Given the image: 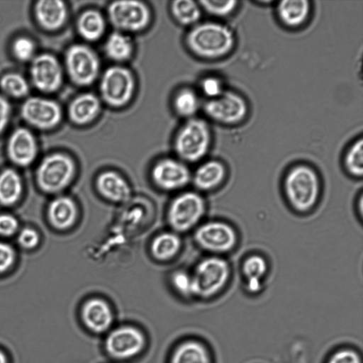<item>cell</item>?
Returning <instances> with one entry per match:
<instances>
[{
	"label": "cell",
	"instance_id": "1",
	"mask_svg": "<svg viewBox=\"0 0 363 363\" xmlns=\"http://www.w3.org/2000/svg\"><path fill=\"white\" fill-rule=\"evenodd\" d=\"M149 337L140 325L116 323L102 337V350L113 363H126L141 357L149 347Z\"/></svg>",
	"mask_w": 363,
	"mask_h": 363
},
{
	"label": "cell",
	"instance_id": "2",
	"mask_svg": "<svg viewBox=\"0 0 363 363\" xmlns=\"http://www.w3.org/2000/svg\"><path fill=\"white\" fill-rule=\"evenodd\" d=\"M186 45L196 56L212 60L228 54L234 47V34L229 27L216 22L194 26L185 38Z\"/></svg>",
	"mask_w": 363,
	"mask_h": 363
},
{
	"label": "cell",
	"instance_id": "3",
	"mask_svg": "<svg viewBox=\"0 0 363 363\" xmlns=\"http://www.w3.org/2000/svg\"><path fill=\"white\" fill-rule=\"evenodd\" d=\"M284 189L289 204L295 211H308L318 200L319 177L315 169L308 165L294 166L284 177Z\"/></svg>",
	"mask_w": 363,
	"mask_h": 363
},
{
	"label": "cell",
	"instance_id": "4",
	"mask_svg": "<svg viewBox=\"0 0 363 363\" xmlns=\"http://www.w3.org/2000/svg\"><path fill=\"white\" fill-rule=\"evenodd\" d=\"M230 275V268L225 259L212 256L201 260L191 275L193 298L215 296L225 286Z\"/></svg>",
	"mask_w": 363,
	"mask_h": 363
},
{
	"label": "cell",
	"instance_id": "5",
	"mask_svg": "<svg viewBox=\"0 0 363 363\" xmlns=\"http://www.w3.org/2000/svg\"><path fill=\"white\" fill-rule=\"evenodd\" d=\"M136 83L133 73L122 65H113L102 73L99 90L100 99L108 106L121 108L131 101Z\"/></svg>",
	"mask_w": 363,
	"mask_h": 363
},
{
	"label": "cell",
	"instance_id": "6",
	"mask_svg": "<svg viewBox=\"0 0 363 363\" xmlns=\"http://www.w3.org/2000/svg\"><path fill=\"white\" fill-rule=\"evenodd\" d=\"M211 140L208 123L201 118H191L177 132L174 150L182 160L189 162H197L206 155Z\"/></svg>",
	"mask_w": 363,
	"mask_h": 363
},
{
	"label": "cell",
	"instance_id": "7",
	"mask_svg": "<svg viewBox=\"0 0 363 363\" xmlns=\"http://www.w3.org/2000/svg\"><path fill=\"white\" fill-rule=\"evenodd\" d=\"M65 68L71 82L79 86H88L99 77L101 62L96 52L85 44L69 46L65 55Z\"/></svg>",
	"mask_w": 363,
	"mask_h": 363
},
{
	"label": "cell",
	"instance_id": "8",
	"mask_svg": "<svg viewBox=\"0 0 363 363\" xmlns=\"http://www.w3.org/2000/svg\"><path fill=\"white\" fill-rule=\"evenodd\" d=\"M75 173L74 160L67 155L55 152L46 156L36 172L39 187L45 192L53 194L65 189Z\"/></svg>",
	"mask_w": 363,
	"mask_h": 363
},
{
	"label": "cell",
	"instance_id": "9",
	"mask_svg": "<svg viewBox=\"0 0 363 363\" xmlns=\"http://www.w3.org/2000/svg\"><path fill=\"white\" fill-rule=\"evenodd\" d=\"M107 16L115 30L128 34L145 29L151 21L152 13L143 1L121 0L110 3Z\"/></svg>",
	"mask_w": 363,
	"mask_h": 363
},
{
	"label": "cell",
	"instance_id": "10",
	"mask_svg": "<svg viewBox=\"0 0 363 363\" xmlns=\"http://www.w3.org/2000/svg\"><path fill=\"white\" fill-rule=\"evenodd\" d=\"M78 319L81 326L89 335L103 337L116 323V313L106 299L93 296L81 304Z\"/></svg>",
	"mask_w": 363,
	"mask_h": 363
},
{
	"label": "cell",
	"instance_id": "11",
	"mask_svg": "<svg viewBox=\"0 0 363 363\" xmlns=\"http://www.w3.org/2000/svg\"><path fill=\"white\" fill-rule=\"evenodd\" d=\"M206 205L196 192H184L171 203L167 212L170 226L176 231L184 232L193 228L203 217Z\"/></svg>",
	"mask_w": 363,
	"mask_h": 363
},
{
	"label": "cell",
	"instance_id": "12",
	"mask_svg": "<svg viewBox=\"0 0 363 363\" xmlns=\"http://www.w3.org/2000/svg\"><path fill=\"white\" fill-rule=\"evenodd\" d=\"M203 111L213 121L234 125L246 117L248 106L242 96L233 91L224 90L218 97L208 99L203 104Z\"/></svg>",
	"mask_w": 363,
	"mask_h": 363
},
{
	"label": "cell",
	"instance_id": "13",
	"mask_svg": "<svg viewBox=\"0 0 363 363\" xmlns=\"http://www.w3.org/2000/svg\"><path fill=\"white\" fill-rule=\"evenodd\" d=\"M194 239L204 250L220 254L230 252L235 247L238 235L229 223L213 220L200 225L194 233Z\"/></svg>",
	"mask_w": 363,
	"mask_h": 363
},
{
	"label": "cell",
	"instance_id": "14",
	"mask_svg": "<svg viewBox=\"0 0 363 363\" xmlns=\"http://www.w3.org/2000/svg\"><path fill=\"white\" fill-rule=\"evenodd\" d=\"M22 118L30 125L47 130L55 128L61 121L60 106L54 100L33 96L26 99L21 107Z\"/></svg>",
	"mask_w": 363,
	"mask_h": 363
},
{
	"label": "cell",
	"instance_id": "15",
	"mask_svg": "<svg viewBox=\"0 0 363 363\" xmlns=\"http://www.w3.org/2000/svg\"><path fill=\"white\" fill-rule=\"evenodd\" d=\"M30 77L33 86L43 93H53L62 86L63 67L58 59L49 53L40 54L31 60Z\"/></svg>",
	"mask_w": 363,
	"mask_h": 363
},
{
	"label": "cell",
	"instance_id": "16",
	"mask_svg": "<svg viewBox=\"0 0 363 363\" xmlns=\"http://www.w3.org/2000/svg\"><path fill=\"white\" fill-rule=\"evenodd\" d=\"M166 363H214V361L207 343L197 337L189 335L173 344Z\"/></svg>",
	"mask_w": 363,
	"mask_h": 363
},
{
	"label": "cell",
	"instance_id": "17",
	"mask_svg": "<svg viewBox=\"0 0 363 363\" xmlns=\"http://www.w3.org/2000/svg\"><path fill=\"white\" fill-rule=\"evenodd\" d=\"M151 176L159 188L167 191L182 188L189 183L191 178L187 167L172 158L157 161L152 169Z\"/></svg>",
	"mask_w": 363,
	"mask_h": 363
},
{
	"label": "cell",
	"instance_id": "18",
	"mask_svg": "<svg viewBox=\"0 0 363 363\" xmlns=\"http://www.w3.org/2000/svg\"><path fill=\"white\" fill-rule=\"evenodd\" d=\"M38 147L33 133L26 128L15 129L11 134L6 146L10 160L18 166H28L35 159Z\"/></svg>",
	"mask_w": 363,
	"mask_h": 363
},
{
	"label": "cell",
	"instance_id": "19",
	"mask_svg": "<svg viewBox=\"0 0 363 363\" xmlns=\"http://www.w3.org/2000/svg\"><path fill=\"white\" fill-rule=\"evenodd\" d=\"M34 15L38 25L48 31L61 28L66 23L68 10L60 0H42L36 2Z\"/></svg>",
	"mask_w": 363,
	"mask_h": 363
},
{
	"label": "cell",
	"instance_id": "20",
	"mask_svg": "<svg viewBox=\"0 0 363 363\" xmlns=\"http://www.w3.org/2000/svg\"><path fill=\"white\" fill-rule=\"evenodd\" d=\"M100 98L93 93L85 92L75 96L67 110L70 121L77 125H86L94 121L101 110Z\"/></svg>",
	"mask_w": 363,
	"mask_h": 363
},
{
	"label": "cell",
	"instance_id": "21",
	"mask_svg": "<svg viewBox=\"0 0 363 363\" xmlns=\"http://www.w3.org/2000/svg\"><path fill=\"white\" fill-rule=\"evenodd\" d=\"M98 191L105 199L116 202H124L130 198V188L127 182L117 172L108 170L96 178Z\"/></svg>",
	"mask_w": 363,
	"mask_h": 363
},
{
	"label": "cell",
	"instance_id": "22",
	"mask_svg": "<svg viewBox=\"0 0 363 363\" xmlns=\"http://www.w3.org/2000/svg\"><path fill=\"white\" fill-rule=\"evenodd\" d=\"M48 216L50 223L57 229L69 228L77 219V206L71 198L58 196L50 202Z\"/></svg>",
	"mask_w": 363,
	"mask_h": 363
},
{
	"label": "cell",
	"instance_id": "23",
	"mask_svg": "<svg viewBox=\"0 0 363 363\" xmlns=\"http://www.w3.org/2000/svg\"><path fill=\"white\" fill-rule=\"evenodd\" d=\"M76 28L78 34L85 40L95 42L104 34L106 20L98 10L87 9L78 16Z\"/></svg>",
	"mask_w": 363,
	"mask_h": 363
},
{
	"label": "cell",
	"instance_id": "24",
	"mask_svg": "<svg viewBox=\"0 0 363 363\" xmlns=\"http://www.w3.org/2000/svg\"><path fill=\"white\" fill-rule=\"evenodd\" d=\"M226 169L218 160H209L201 164L196 170L193 182L200 190L208 191L218 186L225 179Z\"/></svg>",
	"mask_w": 363,
	"mask_h": 363
},
{
	"label": "cell",
	"instance_id": "25",
	"mask_svg": "<svg viewBox=\"0 0 363 363\" xmlns=\"http://www.w3.org/2000/svg\"><path fill=\"white\" fill-rule=\"evenodd\" d=\"M310 9V2L307 0L281 1L277 6L279 20L291 28L303 24L309 15Z\"/></svg>",
	"mask_w": 363,
	"mask_h": 363
},
{
	"label": "cell",
	"instance_id": "26",
	"mask_svg": "<svg viewBox=\"0 0 363 363\" xmlns=\"http://www.w3.org/2000/svg\"><path fill=\"white\" fill-rule=\"evenodd\" d=\"M134 45L131 38L125 33L114 30L111 33L104 45L106 56L115 62H124L132 57Z\"/></svg>",
	"mask_w": 363,
	"mask_h": 363
},
{
	"label": "cell",
	"instance_id": "27",
	"mask_svg": "<svg viewBox=\"0 0 363 363\" xmlns=\"http://www.w3.org/2000/svg\"><path fill=\"white\" fill-rule=\"evenodd\" d=\"M267 272V263L262 256L251 255L245 258L242 265V273L250 292L257 293L260 290L262 279Z\"/></svg>",
	"mask_w": 363,
	"mask_h": 363
},
{
	"label": "cell",
	"instance_id": "28",
	"mask_svg": "<svg viewBox=\"0 0 363 363\" xmlns=\"http://www.w3.org/2000/svg\"><path fill=\"white\" fill-rule=\"evenodd\" d=\"M23 190L22 180L14 169L8 168L0 173V203L12 206L21 198Z\"/></svg>",
	"mask_w": 363,
	"mask_h": 363
},
{
	"label": "cell",
	"instance_id": "29",
	"mask_svg": "<svg viewBox=\"0 0 363 363\" xmlns=\"http://www.w3.org/2000/svg\"><path fill=\"white\" fill-rule=\"evenodd\" d=\"M181 245V240L176 233L165 232L153 239L150 250L155 259L165 261L174 257L179 252Z\"/></svg>",
	"mask_w": 363,
	"mask_h": 363
},
{
	"label": "cell",
	"instance_id": "30",
	"mask_svg": "<svg viewBox=\"0 0 363 363\" xmlns=\"http://www.w3.org/2000/svg\"><path fill=\"white\" fill-rule=\"evenodd\" d=\"M170 12L178 23L185 26H195L201 17V7L192 0L173 1Z\"/></svg>",
	"mask_w": 363,
	"mask_h": 363
},
{
	"label": "cell",
	"instance_id": "31",
	"mask_svg": "<svg viewBox=\"0 0 363 363\" xmlns=\"http://www.w3.org/2000/svg\"><path fill=\"white\" fill-rule=\"evenodd\" d=\"M173 108L175 113L187 119L194 118L200 106L197 94L190 88L179 90L173 99Z\"/></svg>",
	"mask_w": 363,
	"mask_h": 363
},
{
	"label": "cell",
	"instance_id": "32",
	"mask_svg": "<svg viewBox=\"0 0 363 363\" xmlns=\"http://www.w3.org/2000/svg\"><path fill=\"white\" fill-rule=\"evenodd\" d=\"M0 88L7 96L20 99L28 95L29 84L26 78L16 72L4 74L0 79Z\"/></svg>",
	"mask_w": 363,
	"mask_h": 363
},
{
	"label": "cell",
	"instance_id": "33",
	"mask_svg": "<svg viewBox=\"0 0 363 363\" xmlns=\"http://www.w3.org/2000/svg\"><path fill=\"white\" fill-rule=\"evenodd\" d=\"M344 164L347 172L355 177H361L363 174V140L359 138L347 150Z\"/></svg>",
	"mask_w": 363,
	"mask_h": 363
},
{
	"label": "cell",
	"instance_id": "34",
	"mask_svg": "<svg viewBox=\"0 0 363 363\" xmlns=\"http://www.w3.org/2000/svg\"><path fill=\"white\" fill-rule=\"evenodd\" d=\"M34 41L26 36L16 38L12 43L11 52L13 57L20 62L31 61L35 56Z\"/></svg>",
	"mask_w": 363,
	"mask_h": 363
},
{
	"label": "cell",
	"instance_id": "35",
	"mask_svg": "<svg viewBox=\"0 0 363 363\" xmlns=\"http://www.w3.org/2000/svg\"><path fill=\"white\" fill-rule=\"evenodd\" d=\"M201 8L207 13L219 17L230 15L235 9L238 1L235 0H202L199 1Z\"/></svg>",
	"mask_w": 363,
	"mask_h": 363
},
{
	"label": "cell",
	"instance_id": "36",
	"mask_svg": "<svg viewBox=\"0 0 363 363\" xmlns=\"http://www.w3.org/2000/svg\"><path fill=\"white\" fill-rule=\"evenodd\" d=\"M171 281L174 289L181 296L185 298H193L191 275L183 271L176 272L173 274Z\"/></svg>",
	"mask_w": 363,
	"mask_h": 363
},
{
	"label": "cell",
	"instance_id": "37",
	"mask_svg": "<svg viewBox=\"0 0 363 363\" xmlns=\"http://www.w3.org/2000/svg\"><path fill=\"white\" fill-rule=\"evenodd\" d=\"M325 363H362V359L355 350L341 348L332 353Z\"/></svg>",
	"mask_w": 363,
	"mask_h": 363
},
{
	"label": "cell",
	"instance_id": "38",
	"mask_svg": "<svg viewBox=\"0 0 363 363\" xmlns=\"http://www.w3.org/2000/svg\"><path fill=\"white\" fill-rule=\"evenodd\" d=\"M201 89L208 99H214L220 96L223 91L221 81L215 77H207L201 82Z\"/></svg>",
	"mask_w": 363,
	"mask_h": 363
},
{
	"label": "cell",
	"instance_id": "39",
	"mask_svg": "<svg viewBox=\"0 0 363 363\" xmlns=\"http://www.w3.org/2000/svg\"><path fill=\"white\" fill-rule=\"evenodd\" d=\"M17 240L18 244L25 249H33L39 242L38 232L31 228H24L19 231Z\"/></svg>",
	"mask_w": 363,
	"mask_h": 363
},
{
	"label": "cell",
	"instance_id": "40",
	"mask_svg": "<svg viewBox=\"0 0 363 363\" xmlns=\"http://www.w3.org/2000/svg\"><path fill=\"white\" fill-rule=\"evenodd\" d=\"M16 253L8 243L0 241V273L7 271L14 263Z\"/></svg>",
	"mask_w": 363,
	"mask_h": 363
},
{
	"label": "cell",
	"instance_id": "41",
	"mask_svg": "<svg viewBox=\"0 0 363 363\" xmlns=\"http://www.w3.org/2000/svg\"><path fill=\"white\" fill-rule=\"evenodd\" d=\"M18 220L11 214H0V235L9 237L18 231Z\"/></svg>",
	"mask_w": 363,
	"mask_h": 363
},
{
	"label": "cell",
	"instance_id": "42",
	"mask_svg": "<svg viewBox=\"0 0 363 363\" xmlns=\"http://www.w3.org/2000/svg\"><path fill=\"white\" fill-rule=\"evenodd\" d=\"M11 107L7 99L0 94V135L6 128L11 118Z\"/></svg>",
	"mask_w": 363,
	"mask_h": 363
},
{
	"label": "cell",
	"instance_id": "43",
	"mask_svg": "<svg viewBox=\"0 0 363 363\" xmlns=\"http://www.w3.org/2000/svg\"><path fill=\"white\" fill-rule=\"evenodd\" d=\"M0 363H10L7 353L1 348H0Z\"/></svg>",
	"mask_w": 363,
	"mask_h": 363
}]
</instances>
